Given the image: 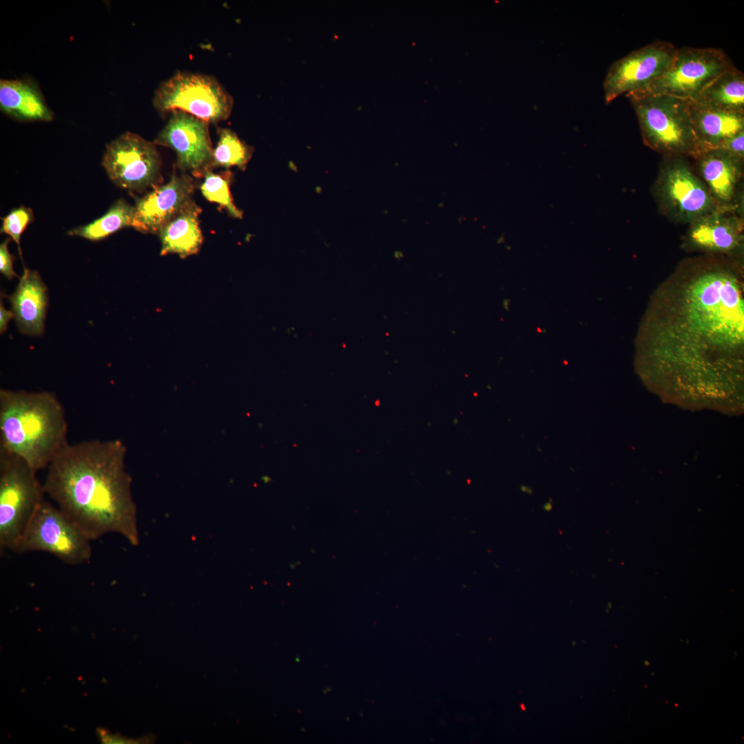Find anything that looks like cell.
I'll list each match as a JSON object with an SVG mask.
<instances>
[{
	"instance_id": "obj_14",
	"label": "cell",
	"mask_w": 744,
	"mask_h": 744,
	"mask_svg": "<svg viewBox=\"0 0 744 744\" xmlns=\"http://www.w3.org/2000/svg\"><path fill=\"white\" fill-rule=\"evenodd\" d=\"M194 189L189 176L173 174L169 182L154 186L136 201L132 227L142 233L158 234L170 220L193 202Z\"/></svg>"
},
{
	"instance_id": "obj_7",
	"label": "cell",
	"mask_w": 744,
	"mask_h": 744,
	"mask_svg": "<svg viewBox=\"0 0 744 744\" xmlns=\"http://www.w3.org/2000/svg\"><path fill=\"white\" fill-rule=\"evenodd\" d=\"M152 104L160 113L179 110L210 123L227 119L234 101L214 76L178 71L158 85Z\"/></svg>"
},
{
	"instance_id": "obj_24",
	"label": "cell",
	"mask_w": 744,
	"mask_h": 744,
	"mask_svg": "<svg viewBox=\"0 0 744 744\" xmlns=\"http://www.w3.org/2000/svg\"><path fill=\"white\" fill-rule=\"evenodd\" d=\"M33 220L34 216L32 209L25 207H21L12 210L3 219L1 232L9 235L17 244L21 256V236L28 225Z\"/></svg>"
},
{
	"instance_id": "obj_3",
	"label": "cell",
	"mask_w": 744,
	"mask_h": 744,
	"mask_svg": "<svg viewBox=\"0 0 744 744\" xmlns=\"http://www.w3.org/2000/svg\"><path fill=\"white\" fill-rule=\"evenodd\" d=\"M65 412L48 391L0 390V450L46 468L68 444Z\"/></svg>"
},
{
	"instance_id": "obj_27",
	"label": "cell",
	"mask_w": 744,
	"mask_h": 744,
	"mask_svg": "<svg viewBox=\"0 0 744 744\" xmlns=\"http://www.w3.org/2000/svg\"><path fill=\"white\" fill-rule=\"evenodd\" d=\"M14 318V313L12 311L7 310L3 306L2 300L0 304V331L1 333H3L8 328V324L10 320Z\"/></svg>"
},
{
	"instance_id": "obj_16",
	"label": "cell",
	"mask_w": 744,
	"mask_h": 744,
	"mask_svg": "<svg viewBox=\"0 0 744 744\" xmlns=\"http://www.w3.org/2000/svg\"><path fill=\"white\" fill-rule=\"evenodd\" d=\"M8 297L19 331L29 335H42L48 297L39 273L24 267L15 291Z\"/></svg>"
},
{
	"instance_id": "obj_26",
	"label": "cell",
	"mask_w": 744,
	"mask_h": 744,
	"mask_svg": "<svg viewBox=\"0 0 744 744\" xmlns=\"http://www.w3.org/2000/svg\"><path fill=\"white\" fill-rule=\"evenodd\" d=\"M744 158V131L723 141L717 148Z\"/></svg>"
},
{
	"instance_id": "obj_9",
	"label": "cell",
	"mask_w": 744,
	"mask_h": 744,
	"mask_svg": "<svg viewBox=\"0 0 744 744\" xmlns=\"http://www.w3.org/2000/svg\"><path fill=\"white\" fill-rule=\"evenodd\" d=\"M90 541L58 507L43 501L28 525L16 552L41 551L56 556L67 564L79 565L90 559Z\"/></svg>"
},
{
	"instance_id": "obj_13",
	"label": "cell",
	"mask_w": 744,
	"mask_h": 744,
	"mask_svg": "<svg viewBox=\"0 0 744 744\" xmlns=\"http://www.w3.org/2000/svg\"><path fill=\"white\" fill-rule=\"evenodd\" d=\"M695 171L707 187L717 208L743 212L744 158L719 149L702 151Z\"/></svg>"
},
{
	"instance_id": "obj_12",
	"label": "cell",
	"mask_w": 744,
	"mask_h": 744,
	"mask_svg": "<svg viewBox=\"0 0 744 744\" xmlns=\"http://www.w3.org/2000/svg\"><path fill=\"white\" fill-rule=\"evenodd\" d=\"M170 113L154 143L174 149L181 169L192 171L196 176L203 174L212 165L214 149L209 123L182 111Z\"/></svg>"
},
{
	"instance_id": "obj_15",
	"label": "cell",
	"mask_w": 744,
	"mask_h": 744,
	"mask_svg": "<svg viewBox=\"0 0 744 744\" xmlns=\"http://www.w3.org/2000/svg\"><path fill=\"white\" fill-rule=\"evenodd\" d=\"M685 246L707 254L735 256L743 243V212L716 208L690 223Z\"/></svg>"
},
{
	"instance_id": "obj_17",
	"label": "cell",
	"mask_w": 744,
	"mask_h": 744,
	"mask_svg": "<svg viewBox=\"0 0 744 744\" xmlns=\"http://www.w3.org/2000/svg\"><path fill=\"white\" fill-rule=\"evenodd\" d=\"M690 115L701 152L717 148L723 141L744 131V114L690 102Z\"/></svg>"
},
{
	"instance_id": "obj_21",
	"label": "cell",
	"mask_w": 744,
	"mask_h": 744,
	"mask_svg": "<svg viewBox=\"0 0 744 744\" xmlns=\"http://www.w3.org/2000/svg\"><path fill=\"white\" fill-rule=\"evenodd\" d=\"M134 217V207L125 200H119L102 217L71 230L69 234L92 241L100 240L125 227H132Z\"/></svg>"
},
{
	"instance_id": "obj_4",
	"label": "cell",
	"mask_w": 744,
	"mask_h": 744,
	"mask_svg": "<svg viewBox=\"0 0 744 744\" xmlns=\"http://www.w3.org/2000/svg\"><path fill=\"white\" fill-rule=\"evenodd\" d=\"M644 144L664 156L694 158L700 153L690 115V100L661 94H626Z\"/></svg>"
},
{
	"instance_id": "obj_22",
	"label": "cell",
	"mask_w": 744,
	"mask_h": 744,
	"mask_svg": "<svg viewBox=\"0 0 744 744\" xmlns=\"http://www.w3.org/2000/svg\"><path fill=\"white\" fill-rule=\"evenodd\" d=\"M218 140L213 149V167L245 168L252 156L254 148L239 138L231 130L218 129Z\"/></svg>"
},
{
	"instance_id": "obj_2",
	"label": "cell",
	"mask_w": 744,
	"mask_h": 744,
	"mask_svg": "<svg viewBox=\"0 0 744 744\" xmlns=\"http://www.w3.org/2000/svg\"><path fill=\"white\" fill-rule=\"evenodd\" d=\"M125 453L118 440L68 443L47 467L45 493L91 541L114 533L139 542Z\"/></svg>"
},
{
	"instance_id": "obj_25",
	"label": "cell",
	"mask_w": 744,
	"mask_h": 744,
	"mask_svg": "<svg viewBox=\"0 0 744 744\" xmlns=\"http://www.w3.org/2000/svg\"><path fill=\"white\" fill-rule=\"evenodd\" d=\"M10 240V238H7L0 245V271L8 279L11 280L17 275L13 269L14 256L8 249Z\"/></svg>"
},
{
	"instance_id": "obj_19",
	"label": "cell",
	"mask_w": 744,
	"mask_h": 744,
	"mask_svg": "<svg viewBox=\"0 0 744 744\" xmlns=\"http://www.w3.org/2000/svg\"><path fill=\"white\" fill-rule=\"evenodd\" d=\"M0 108L20 120L48 121L53 118L39 91L22 80H1Z\"/></svg>"
},
{
	"instance_id": "obj_23",
	"label": "cell",
	"mask_w": 744,
	"mask_h": 744,
	"mask_svg": "<svg viewBox=\"0 0 744 744\" xmlns=\"http://www.w3.org/2000/svg\"><path fill=\"white\" fill-rule=\"evenodd\" d=\"M203 174L204 180L200 189L204 197L227 209L233 217L241 218L242 213L233 203L230 193V172L220 174L207 170Z\"/></svg>"
},
{
	"instance_id": "obj_5",
	"label": "cell",
	"mask_w": 744,
	"mask_h": 744,
	"mask_svg": "<svg viewBox=\"0 0 744 744\" xmlns=\"http://www.w3.org/2000/svg\"><path fill=\"white\" fill-rule=\"evenodd\" d=\"M22 458L0 450V550H16L43 500V486Z\"/></svg>"
},
{
	"instance_id": "obj_18",
	"label": "cell",
	"mask_w": 744,
	"mask_h": 744,
	"mask_svg": "<svg viewBox=\"0 0 744 744\" xmlns=\"http://www.w3.org/2000/svg\"><path fill=\"white\" fill-rule=\"evenodd\" d=\"M201 211L193 201L161 229V255L177 254L183 258L198 252L203 240L198 220Z\"/></svg>"
},
{
	"instance_id": "obj_6",
	"label": "cell",
	"mask_w": 744,
	"mask_h": 744,
	"mask_svg": "<svg viewBox=\"0 0 744 744\" xmlns=\"http://www.w3.org/2000/svg\"><path fill=\"white\" fill-rule=\"evenodd\" d=\"M686 158L664 156L652 190L659 212L682 225H689L717 208Z\"/></svg>"
},
{
	"instance_id": "obj_11",
	"label": "cell",
	"mask_w": 744,
	"mask_h": 744,
	"mask_svg": "<svg viewBox=\"0 0 744 744\" xmlns=\"http://www.w3.org/2000/svg\"><path fill=\"white\" fill-rule=\"evenodd\" d=\"M676 50L672 43L657 41L614 62L603 82L606 103L648 86L668 68Z\"/></svg>"
},
{
	"instance_id": "obj_1",
	"label": "cell",
	"mask_w": 744,
	"mask_h": 744,
	"mask_svg": "<svg viewBox=\"0 0 744 744\" xmlns=\"http://www.w3.org/2000/svg\"><path fill=\"white\" fill-rule=\"evenodd\" d=\"M637 372L680 402L741 397L744 300L741 262L725 255L685 259L654 292L636 338Z\"/></svg>"
},
{
	"instance_id": "obj_20",
	"label": "cell",
	"mask_w": 744,
	"mask_h": 744,
	"mask_svg": "<svg viewBox=\"0 0 744 744\" xmlns=\"http://www.w3.org/2000/svg\"><path fill=\"white\" fill-rule=\"evenodd\" d=\"M695 101L712 107L744 114V74L734 65L700 94Z\"/></svg>"
},
{
	"instance_id": "obj_10",
	"label": "cell",
	"mask_w": 744,
	"mask_h": 744,
	"mask_svg": "<svg viewBox=\"0 0 744 744\" xmlns=\"http://www.w3.org/2000/svg\"><path fill=\"white\" fill-rule=\"evenodd\" d=\"M102 165L115 184L127 189L154 187L161 181V160L156 145L132 132L107 144Z\"/></svg>"
},
{
	"instance_id": "obj_8",
	"label": "cell",
	"mask_w": 744,
	"mask_h": 744,
	"mask_svg": "<svg viewBox=\"0 0 744 744\" xmlns=\"http://www.w3.org/2000/svg\"><path fill=\"white\" fill-rule=\"evenodd\" d=\"M732 66V62L721 49L676 48L670 64L662 74L635 92L661 94L694 101L711 82Z\"/></svg>"
}]
</instances>
